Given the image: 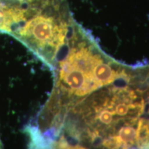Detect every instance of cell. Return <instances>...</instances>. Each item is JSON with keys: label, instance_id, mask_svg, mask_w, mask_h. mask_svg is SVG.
Segmentation results:
<instances>
[{"label": "cell", "instance_id": "3957f363", "mask_svg": "<svg viewBox=\"0 0 149 149\" xmlns=\"http://www.w3.org/2000/svg\"><path fill=\"white\" fill-rule=\"evenodd\" d=\"M48 149H86L81 145L72 144L67 139L64 134L59 133L58 135L50 139Z\"/></svg>", "mask_w": 149, "mask_h": 149}, {"label": "cell", "instance_id": "277c9868", "mask_svg": "<svg viewBox=\"0 0 149 149\" xmlns=\"http://www.w3.org/2000/svg\"><path fill=\"white\" fill-rule=\"evenodd\" d=\"M0 149H3V146L2 142H1V139H0Z\"/></svg>", "mask_w": 149, "mask_h": 149}, {"label": "cell", "instance_id": "7a4b0ae2", "mask_svg": "<svg viewBox=\"0 0 149 149\" xmlns=\"http://www.w3.org/2000/svg\"><path fill=\"white\" fill-rule=\"evenodd\" d=\"M61 10L57 6L39 13L12 33L51 70L74 22L66 10Z\"/></svg>", "mask_w": 149, "mask_h": 149}, {"label": "cell", "instance_id": "6da1fadb", "mask_svg": "<svg viewBox=\"0 0 149 149\" xmlns=\"http://www.w3.org/2000/svg\"><path fill=\"white\" fill-rule=\"evenodd\" d=\"M132 68L104 53L94 38L73 22L56 61L54 87L39 115L37 127H59L65 115L76 104L125 77Z\"/></svg>", "mask_w": 149, "mask_h": 149}]
</instances>
